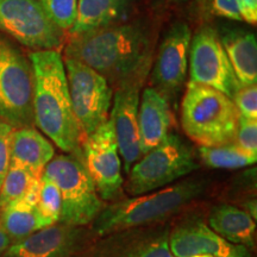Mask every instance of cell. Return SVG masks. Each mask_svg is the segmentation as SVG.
Wrapping results in <instances>:
<instances>
[{
	"instance_id": "20",
	"label": "cell",
	"mask_w": 257,
	"mask_h": 257,
	"mask_svg": "<svg viewBox=\"0 0 257 257\" xmlns=\"http://www.w3.org/2000/svg\"><path fill=\"white\" fill-rule=\"evenodd\" d=\"M210 227L227 242L251 249L256 242V223L249 212L232 205H219L210 214Z\"/></svg>"
},
{
	"instance_id": "12",
	"label": "cell",
	"mask_w": 257,
	"mask_h": 257,
	"mask_svg": "<svg viewBox=\"0 0 257 257\" xmlns=\"http://www.w3.org/2000/svg\"><path fill=\"white\" fill-rule=\"evenodd\" d=\"M144 68L124 81L118 83L112 100L110 118L113 123L118 150L123 159L125 173L141 159L140 133H138V107L141 99V85L147 76Z\"/></svg>"
},
{
	"instance_id": "4",
	"label": "cell",
	"mask_w": 257,
	"mask_h": 257,
	"mask_svg": "<svg viewBox=\"0 0 257 257\" xmlns=\"http://www.w3.org/2000/svg\"><path fill=\"white\" fill-rule=\"evenodd\" d=\"M239 113L219 91L188 82L181 102V126L200 147H220L236 140Z\"/></svg>"
},
{
	"instance_id": "29",
	"label": "cell",
	"mask_w": 257,
	"mask_h": 257,
	"mask_svg": "<svg viewBox=\"0 0 257 257\" xmlns=\"http://www.w3.org/2000/svg\"><path fill=\"white\" fill-rule=\"evenodd\" d=\"M15 128L0 119V186L11 165V143Z\"/></svg>"
},
{
	"instance_id": "8",
	"label": "cell",
	"mask_w": 257,
	"mask_h": 257,
	"mask_svg": "<svg viewBox=\"0 0 257 257\" xmlns=\"http://www.w3.org/2000/svg\"><path fill=\"white\" fill-rule=\"evenodd\" d=\"M63 63L74 115L85 138L110 118L112 88L104 76L87 64L70 57H64Z\"/></svg>"
},
{
	"instance_id": "5",
	"label": "cell",
	"mask_w": 257,
	"mask_h": 257,
	"mask_svg": "<svg viewBox=\"0 0 257 257\" xmlns=\"http://www.w3.org/2000/svg\"><path fill=\"white\" fill-rule=\"evenodd\" d=\"M42 175L53 180L60 189L59 223L81 227L94 221L102 202L85 163L76 154L54 156Z\"/></svg>"
},
{
	"instance_id": "15",
	"label": "cell",
	"mask_w": 257,
	"mask_h": 257,
	"mask_svg": "<svg viewBox=\"0 0 257 257\" xmlns=\"http://www.w3.org/2000/svg\"><path fill=\"white\" fill-rule=\"evenodd\" d=\"M82 240L80 227L57 223L11 244L3 257H78Z\"/></svg>"
},
{
	"instance_id": "2",
	"label": "cell",
	"mask_w": 257,
	"mask_h": 257,
	"mask_svg": "<svg viewBox=\"0 0 257 257\" xmlns=\"http://www.w3.org/2000/svg\"><path fill=\"white\" fill-rule=\"evenodd\" d=\"M34 69L35 125L64 153L79 152L82 134L74 115L63 57L59 50L29 55Z\"/></svg>"
},
{
	"instance_id": "14",
	"label": "cell",
	"mask_w": 257,
	"mask_h": 257,
	"mask_svg": "<svg viewBox=\"0 0 257 257\" xmlns=\"http://www.w3.org/2000/svg\"><path fill=\"white\" fill-rule=\"evenodd\" d=\"M168 243L170 253L175 257H251L248 248L227 242L201 220L179 225L169 233Z\"/></svg>"
},
{
	"instance_id": "23",
	"label": "cell",
	"mask_w": 257,
	"mask_h": 257,
	"mask_svg": "<svg viewBox=\"0 0 257 257\" xmlns=\"http://www.w3.org/2000/svg\"><path fill=\"white\" fill-rule=\"evenodd\" d=\"M199 155L205 165L217 169H237L255 165L257 154L242 149L236 143L220 147H200Z\"/></svg>"
},
{
	"instance_id": "30",
	"label": "cell",
	"mask_w": 257,
	"mask_h": 257,
	"mask_svg": "<svg viewBox=\"0 0 257 257\" xmlns=\"http://www.w3.org/2000/svg\"><path fill=\"white\" fill-rule=\"evenodd\" d=\"M207 9L216 17L230 19L233 22H243L236 0H208Z\"/></svg>"
},
{
	"instance_id": "7",
	"label": "cell",
	"mask_w": 257,
	"mask_h": 257,
	"mask_svg": "<svg viewBox=\"0 0 257 257\" xmlns=\"http://www.w3.org/2000/svg\"><path fill=\"white\" fill-rule=\"evenodd\" d=\"M0 119L14 128L34 126V69L30 59L0 35Z\"/></svg>"
},
{
	"instance_id": "13",
	"label": "cell",
	"mask_w": 257,
	"mask_h": 257,
	"mask_svg": "<svg viewBox=\"0 0 257 257\" xmlns=\"http://www.w3.org/2000/svg\"><path fill=\"white\" fill-rule=\"evenodd\" d=\"M191 41V29L184 22H178L170 27L161 42L153 68V82L166 96L174 95L184 87Z\"/></svg>"
},
{
	"instance_id": "3",
	"label": "cell",
	"mask_w": 257,
	"mask_h": 257,
	"mask_svg": "<svg viewBox=\"0 0 257 257\" xmlns=\"http://www.w3.org/2000/svg\"><path fill=\"white\" fill-rule=\"evenodd\" d=\"M205 192V182L189 179L157 191L113 202L94 219L93 230L106 236L163 220L187 206Z\"/></svg>"
},
{
	"instance_id": "26",
	"label": "cell",
	"mask_w": 257,
	"mask_h": 257,
	"mask_svg": "<svg viewBox=\"0 0 257 257\" xmlns=\"http://www.w3.org/2000/svg\"><path fill=\"white\" fill-rule=\"evenodd\" d=\"M51 21L62 31H70L75 23L79 0H38Z\"/></svg>"
},
{
	"instance_id": "21",
	"label": "cell",
	"mask_w": 257,
	"mask_h": 257,
	"mask_svg": "<svg viewBox=\"0 0 257 257\" xmlns=\"http://www.w3.org/2000/svg\"><path fill=\"white\" fill-rule=\"evenodd\" d=\"M131 0H79L72 36L119 23L127 14Z\"/></svg>"
},
{
	"instance_id": "19",
	"label": "cell",
	"mask_w": 257,
	"mask_h": 257,
	"mask_svg": "<svg viewBox=\"0 0 257 257\" xmlns=\"http://www.w3.org/2000/svg\"><path fill=\"white\" fill-rule=\"evenodd\" d=\"M40 186L41 179H38L23 199L0 211V225L12 244L44 229L37 211Z\"/></svg>"
},
{
	"instance_id": "24",
	"label": "cell",
	"mask_w": 257,
	"mask_h": 257,
	"mask_svg": "<svg viewBox=\"0 0 257 257\" xmlns=\"http://www.w3.org/2000/svg\"><path fill=\"white\" fill-rule=\"evenodd\" d=\"M41 178L42 176L34 175L23 167L11 163L0 186V211L23 199Z\"/></svg>"
},
{
	"instance_id": "34",
	"label": "cell",
	"mask_w": 257,
	"mask_h": 257,
	"mask_svg": "<svg viewBox=\"0 0 257 257\" xmlns=\"http://www.w3.org/2000/svg\"><path fill=\"white\" fill-rule=\"evenodd\" d=\"M191 257H212V256H207V255H197V256H191Z\"/></svg>"
},
{
	"instance_id": "11",
	"label": "cell",
	"mask_w": 257,
	"mask_h": 257,
	"mask_svg": "<svg viewBox=\"0 0 257 257\" xmlns=\"http://www.w3.org/2000/svg\"><path fill=\"white\" fill-rule=\"evenodd\" d=\"M83 163L102 200H112L123 186L121 160L111 118L83 138Z\"/></svg>"
},
{
	"instance_id": "9",
	"label": "cell",
	"mask_w": 257,
	"mask_h": 257,
	"mask_svg": "<svg viewBox=\"0 0 257 257\" xmlns=\"http://www.w3.org/2000/svg\"><path fill=\"white\" fill-rule=\"evenodd\" d=\"M0 32L35 51L59 50L64 40L38 0H0Z\"/></svg>"
},
{
	"instance_id": "22",
	"label": "cell",
	"mask_w": 257,
	"mask_h": 257,
	"mask_svg": "<svg viewBox=\"0 0 257 257\" xmlns=\"http://www.w3.org/2000/svg\"><path fill=\"white\" fill-rule=\"evenodd\" d=\"M169 232L134 234L105 243L93 257H170Z\"/></svg>"
},
{
	"instance_id": "6",
	"label": "cell",
	"mask_w": 257,
	"mask_h": 257,
	"mask_svg": "<svg viewBox=\"0 0 257 257\" xmlns=\"http://www.w3.org/2000/svg\"><path fill=\"white\" fill-rule=\"evenodd\" d=\"M199 168L194 154L182 138L168 134L128 172L126 193L131 197L146 194L172 185Z\"/></svg>"
},
{
	"instance_id": "18",
	"label": "cell",
	"mask_w": 257,
	"mask_h": 257,
	"mask_svg": "<svg viewBox=\"0 0 257 257\" xmlns=\"http://www.w3.org/2000/svg\"><path fill=\"white\" fill-rule=\"evenodd\" d=\"M55 156V149L47 137L34 126L15 128L11 143V163L42 176L46 166Z\"/></svg>"
},
{
	"instance_id": "1",
	"label": "cell",
	"mask_w": 257,
	"mask_h": 257,
	"mask_svg": "<svg viewBox=\"0 0 257 257\" xmlns=\"http://www.w3.org/2000/svg\"><path fill=\"white\" fill-rule=\"evenodd\" d=\"M64 57L87 64L107 81L121 82L150 66V41L136 23L112 24L72 36Z\"/></svg>"
},
{
	"instance_id": "28",
	"label": "cell",
	"mask_w": 257,
	"mask_h": 257,
	"mask_svg": "<svg viewBox=\"0 0 257 257\" xmlns=\"http://www.w3.org/2000/svg\"><path fill=\"white\" fill-rule=\"evenodd\" d=\"M234 142L246 152L257 154V119L239 115Z\"/></svg>"
},
{
	"instance_id": "25",
	"label": "cell",
	"mask_w": 257,
	"mask_h": 257,
	"mask_svg": "<svg viewBox=\"0 0 257 257\" xmlns=\"http://www.w3.org/2000/svg\"><path fill=\"white\" fill-rule=\"evenodd\" d=\"M61 193L53 180L42 175L40 193H38L37 211L44 227L55 225L60 221Z\"/></svg>"
},
{
	"instance_id": "32",
	"label": "cell",
	"mask_w": 257,
	"mask_h": 257,
	"mask_svg": "<svg viewBox=\"0 0 257 257\" xmlns=\"http://www.w3.org/2000/svg\"><path fill=\"white\" fill-rule=\"evenodd\" d=\"M11 244L12 243L11 240H10L9 236L6 234L4 229L2 227V225H0V257H3V255H4L6 250L10 248Z\"/></svg>"
},
{
	"instance_id": "27",
	"label": "cell",
	"mask_w": 257,
	"mask_h": 257,
	"mask_svg": "<svg viewBox=\"0 0 257 257\" xmlns=\"http://www.w3.org/2000/svg\"><path fill=\"white\" fill-rule=\"evenodd\" d=\"M233 102L237 111L242 117L257 119V86H240L233 96Z\"/></svg>"
},
{
	"instance_id": "10",
	"label": "cell",
	"mask_w": 257,
	"mask_h": 257,
	"mask_svg": "<svg viewBox=\"0 0 257 257\" xmlns=\"http://www.w3.org/2000/svg\"><path fill=\"white\" fill-rule=\"evenodd\" d=\"M188 59V82L207 86L233 99L240 83L216 29L205 25L192 35Z\"/></svg>"
},
{
	"instance_id": "16",
	"label": "cell",
	"mask_w": 257,
	"mask_h": 257,
	"mask_svg": "<svg viewBox=\"0 0 257 257\" xmlns=\"http://www.w3.org/2000/svg\"><path fill=\"white\" fill-rule=\"evenodd\" d=\"M172 125L173 113L167 96L156 87H147L138 107L141 155L155 148L169 134Z\"/></svg>"
},
{
	"instance_id": "31",
	"label": "cell",
	"mask_w": 257,
	"mask_h": 257,
	"mask_svg": "<svg viewBox=\"0 0 257 257\" xmlns=\"http://www.w3.org/2000/svg\"><path fill=\"white\" fill-rule=\"evenodd\" d=\"M237 8L243 22L256 25L257 23V0H236Z\"/></svg>"
},
{
	"instance_id": "33",
	"label": "cell",
	"mask_w": 257,
	"mask_h": 257,
	"mask_svg": "<svg viewBox=\"0 0 257 257\" xmlns=\"http://www.w3.org/2000/svg\"><path fill=\"white\" fill-rule=\"evenodd\" d=\"M167 2H170V3H182V2H186V0H167Z\"/></svg>"
},
{
	"instance_id": "17",
	"label": "cell",
	"mask_w": 257,
	"mask_h": 257,
	"mask_svg": "<svg viewBox=\"0 0 257 257\" xmlns=\"http://www.w3.org/2000/svg\"><path fill=\"white\" fill-rule=\"evenodd\" d=\"M219 35L223 48L229 57L240 86L257 82L256 35L243 29H226Z\"/></svg>"
}]
</instances>
